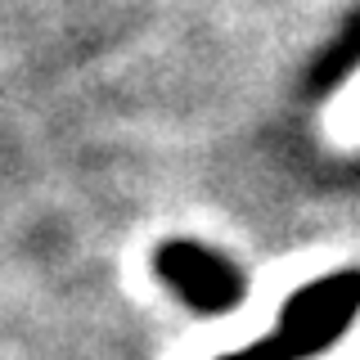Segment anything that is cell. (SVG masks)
<instances>
[{
  "label": "cell",
  "instance_id": "6da1fadb",
  "mask_svg": "<svg viewBox=\"0 0 360 360\" xmlns=\"http://www.w3.org/2000/svg\"><path fill=\"white\" fill-rule=\"evenodd\" d=\"M360 311V275L342 270V275H329V279H315L288 297V307L279 311V338L292 347L297 356H311V352H324L333 347L338 338L347 333V320Z\"/></svg>",
  "mask_w": 360,
  "mask_h": 360
},
{
  "label": "cell",
  "instance_id": "7a4b0ae2",
  "mask_svg": "<svg viewBox=\"0 0 360 360\" xmlns=\"http://www.w3.org/2000/svg\"><path fill=\"white\" fill-rule=\"evenodd\" d=\"M153 270L198 311H230L243 297L239 270L198 243H162L153 257Z\"/></svg>",
  "mask_w": 360,
  "mask_h": 360
},
{
  "label": "cell",
  "instance_id": "3957f363",
  "mask_svg": "<svg viewBox=\"0 0 360 360\" xmlns=\"http://www.w3.org/2000/svg\"><path fill=\"white\" fill-rule=\"evenodd\" d=\"M221 360H302V356L292 352L279 333H270V338H262V342L243 347V352H230V356H221Z\"/></svg>",
  "mask_w": 360,
  "mask_h": 360
}]
</instances>
